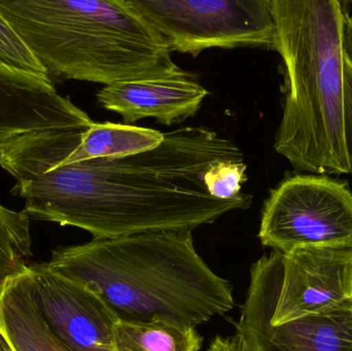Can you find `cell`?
<instances>
[{
    "label": "cell",
    "mask_w": 352,
    "mask_h": 351,
    "mask_svg": "<svg viewBox=\"0 0 352 351\" xmlns=\"http://www.w3.org/2000/svg\"><path fill=\"white\" fill-rule=\"evenodd\" d=\"M43 131L0 146V166L14 177L12 195L25 201L29 220L76 227L93 238L156 231H194L252 197L231 200L209 194L205 173L221 161H244L235 142L206 127H180L162 144L129 156L64 162Z\"/></svg>",
    "instance_id": "1"
},
{
    "label": "cell",
    "mask_w": 352,
    "mask_h": 351,
    "mask_svg": "<svg viewBox=\"0 0 352 351\" xmlns=\"http://www.w3.org/2000/svg\"><path fill=\"white\" fill-rule=\"evenodd\" d=\"M47 266L94 290L122 321L196 328L233 309V286L197 253L192 231H156L54 249Z\"/></svg>",
    "instance_id": "2"
},
{
    "label": "cell",
    "mask_w": 352,
    "mask_h": 351,
    "mask_svg": "<svg viewBox=\"0 0 352 351\" xmlns=\"http://www.w3.org/2000/svg\"><path fill=\"white\" fill-rule=\"evenodd\" d=\"M347 1L271 0L283 60V117L274 150L297 172L349 174L344 141Z\"/></svg>",
    "instance_id": "3"
},
{
    "label": "cell",
    "mask_w": 352,
    "mask_h": 351,
    "mask_svg": "<svg viewBox=\"0 0 352 351\" xmlns=\"http://www.w3.org/2000/svg\"><path fill=\"white\" fill-rule=\"evenodd\" d=\"M0 12L52 80L109 86L182 69L128 0H0Z\"/></svg>",
    "instance_id": "4"
},
{
    "label": "cell",
    "mask_w": 352,
    "mask_h": 351,
    "mask_svg": "<svg viewBox=\"0 0 352 351\" xmlns=\"http://www.w3.org/2000/svg\"><path fill=\"white\" fill-rule=\"evenodd\" d=\"M352 300V245L273 251L250 267L245 303L272 325Z\"/></svg>",
    "instance_id": "5"
},
{
    "label": "cell",
    "mask_w": 352,
    "mask_h": 351,
    "mask_svg": "<svg viewBox=\"0 0 352 351\" xmlns=\"http://www.w3.org/2000/svg\"><path fill=\"white\" fill-rule=\"evenodd\" d=\"M258 239L273 251L352 245V192L330 175L289 174L265 200Z\"/></svg>",
    "instance_id": "6"
},
{
    "label": "cell",
    "mask_w": 352,
    "mask_h": 351,
    "mask_svg": "<svg viewBox=\"0 0 352 351\" xmlns=\"http://www.w3.org/2000/svg\"><path fill=\"white\" fill-rule=\"evenodd\" d=\"M173 52L197 56L212 47L274 49L271 0H128Z\"/></svg>",
    "instance_id": "7"
},
{
    "label": "cell",
    "mask_w": 352,
    "mask_h": 351,
    "mask_svg": "<svg viewBox=\"0 0 352 351\" xmlns=\"http://www.w3.org/2000/svg\"><path fill=\"white\" fill-rule=\"evenodd\" d=\"M23 274L39 315L70 350L118 351L119 317L94 290L53 271L47 263L27 264Z\"/></svg>",
    "instance_id": "8"
},
{
    "label": "cell",
    "mask_w": 352,
    "mask_h": 351,
    "mask_svg": "<svg viewBox=\"0 0 352 351\" xmlns=\"http://www.w3.org/2000/svg\"><path fill=\"white\" fill-rule=\"evenodd\" d=\"M88 113L56 90L53 80L0 66V146L31 132L90 128Z\"/></svg>",
    "instance_id": "9"
},
{
    "label": "cell",
    "mask_w": 352,
    "mask_h": 351,
    "mask_svg": "<svg viewBox=\"0 0 352 351\" xmlns=\"http://www.w3.org/2000/svg\"><path fill=\"white\" fill-rule=\"evenodd\" d=\"M208 94L194 74L180 69L169 76L104 86L96 97L103 109L119 113L128 125L153 117L173 126L194 117Z\"/></svg>",
    "instance_id": "10"
},
{
    "label": "cell",
    "mask_w": 352,
    "mask_h": 351,
    "mask_svg": "<svg viewBox=\"0 0 352 351\" xmlns=\"http://www.w3.org/2000/svg\"><path fill=\"white\" fill-rule=\"evenodd\" d=\"M235 326L254 351H352V300L281 325L244 302Z\"/></svg>",
    "instance_id": "11"
},
{
    "label": "cell",
    "mask_w": 352,
    "mask_h": 351,
    "mask_svg": "<svg viewBox=\"0 0 352 351\" xmlns=\"http://www.w3.org/2000/svg\"><path fill=\"white\" fill-rule=\"evenodd\" d=\"M0 339L12 351H72L39 315L23 269L0 280Z\"/></svg>",
    "instance_id": "12"
},
{
    "label": "cell",
    "mask_w": 352,
    "mask_h": 351,
    "mask_svg": "<svg viewBox=\"0 0 352 351\" xmlns=\"http://www.w3.org/2000/svg\"><path fill=\"white\" fill-rule=\"evenodd\" d=\"M115 341L118 351H199L203 338L196 328L166 319L144 323L120 319Z\"/></svg>",
    "instance_id": "13"
},
{
    "label": "cell",
    "mask_w": 352,
    "mask_h": 351,
    "mask_svg": "<svg viewBox=\"0 0 352 351\" xmlns=\"http://www.w3.org/2000/svg\"><path fill=\"white\" fill-rule=\"evenodd\" d=\"M30 220L0 204V280L27 265L31 255Z\"/></svg>",
    "instance_id": "14"
},
{
    "label": "cell",
    "mask_w": 352,
    "mask_h": 351,
    "mask_svg": "<svg viewBox=\"0 0 352 351\" xmlns=\"http://www.w3.org/2000/svg\"><path fill=\"white\" fill-rule=\"evenodd\" d=\"M0 66L52 80L41 62L0 12Z\"/></svg>",
    "instance_id": "15"
},
{
    "label": "cell",
    "mask_w": 352,
    "mask_h": 351,
    "mask_svg": "<svg viewBox=\"0 0 352 351\" xmlns=\"http://www.w3.org/2000/svg\"><path fill=\"white\" fill-rule=\"evenodd\" d=\"M248 165L244 161H221L205 173L209 194L219 200H231L241 195L242 185L248 181Z\"/></svg>",
    "instance_id": "16"
},
{
    "label": "cell",
    "mask_w": 352,
    "mask_h": 351,
    "mask_svg": "<svg viewBox=\"0 0 352 351\" xmlns=\"http://www.w3.org/2000/svg\"><path fill=\"white\" fill-rule=\"evenodd\" d=\"M344 141L349 174H352V62L347 56L344 66Z\"/></svg>",
    "instance_id": "17"
},
{
    "label": "cell",
    "mask_w": 352,
    "mask_h": 351,
    "mask_svg": "<svg viewBox=\"0 0 352 351\" xmlns=\"http://www.w3.org/2000/svg\"><path fill=\"white\" fill-rule=\"evenodd\" d=\"M208 351H254L248 346L246 340L241 334L235 331V333L229 337L217 336L211 341Z\"/></svg>",
    "instance_id": "18"
},
{
    "label": "cell",
    "mask_w": 352,
    "mask_h": 351,
    "mask_svg": "<svg viewBox=\"0 0 352 351\" xmlns=\"http://www.w3.org/2000/svg\"><path fill=\"white\" fill-rule=\"evenodd\" d=\"M344 47L347 58L352 62V16L349 12L345 16Z\"/></svg>",
    "instance_id": "19"
},
{
    "label": "cell",
    "mask_w": 352,
    "mask_h": 351,
    "mask_svg": "<svg viewBox=\"0 0 352 351\" xmlns=\"http://www.w3.org/2000/svg\"><path fill=\"white\" fill-rule=\"evenodd\" d=\"M0 351H12V350L8 348V344L2 339H0Z\"/></svg>",
    "instance_id": "20"
},
{
    "label": "cell",
    "mask_w": 352,
    "mask_h": 351,
    "mask_svg": "<svg viewBox=\"0 0 352 351\" xmlns=\"http://www.w3.org/2000/svg\"><path fill=\"white\" fill-rule=\"evenodd\" d=\"M349 4H351V5H352V1H349Z\"/></svg>",
    "instance_id": "21"
}]
</instances>
